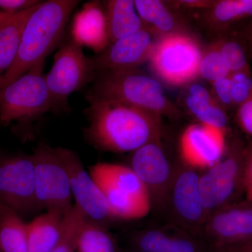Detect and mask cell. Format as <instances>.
Returning a JSON list of instances; mask_svg holds the SVG:
<instances>
[{"label": "cell", "mask_w": 252, "mask_h": 252, "mask_svg": "<svg viewBox=\"0 0 252 252\" xmlns=\"http://www.w3.org/2000/svg\"><path fill=\"white\" fill-rule=\"evenodd\" d=\"M77 252H117L112 236L98 222L86 217L77 239Z\"/></svg>", "instance_id": "obj_26"}, {"label": "cell", "mask_w": 252, "mask_h": 252, "mask_svg": "<svg viewBox=\"0 0 252 252\" xmlns=\"http://www.w3.org/2000/svg\"><path fill=\"white\" fill-rule=\"evenodd\" d=\"M233 86V106L240 107L250 97L252 91L250 69L232 73L230 75Z\"/></svg>", "instance_id": "obj_32"}, {"label": "cell", "mask_w": 252, "mask_h": 252, "mask_svg": "<svg viewBox=\"0 0 252 252\" xmlns=\"http://www.w3.org/2000/svg\"><path fill=\"white\" fill-rule=\"evenodd\" d=\"M131 168L145 186L152 200L162 199L170 190L174 175L160 140L150 142L134 152Z\"/></svg>", "instance_id": "obj_14"}, {"label": "cell", "mask_w": 252, "mask_h": 252, "mask_svg": "<svg viewBox=\"0 0 252 252\" xmlns=\"http://www.w3.org/2000/svg\"><path fill=\"white\" fill-rule=\"evenodd\" d=\"M137 14L157 37L187 31L168 5L159 0H135Z\"/></svg>", "instance_id": "obj_20"}, {"label": "cell", "mask_w": 252, "mask_h": 252, "mask_svg": "<svg viewBox=\"0 0 252 252\" xmlns=\"http://www.w3.org/2000/svg\"><path fill=\"white\" fill-rule=\"evenodd\" d=\"M217 99L223 107L233 106V86L230 76L212 83Z\"/></svg>", "instance_id": "obj_33"}, {"label": "cell", "mask_w": 252, "mask_h": 252, "mask_svg": "<svg viewBox=\"0 0 252 252\" xmlns=\"http://www.w3.org/2000/svg\"><path fill=\"white\" fill-rule=\"evenodd\" d=\"M90 170L103 176L113 185L132 196L151 202L148 190L131 167L99 162L91 167Z\"/></svg>", "instance_id": "obj_25"}, {"label": "cell", "mask_w": 252, "mask_h": 252, "mask_svg": "<svg viewBox=\"0 0 252 252\" xmlns=\"http://www.w3.org/2000/svg\"><path fill=\"white\" fill-rule=\"evenodd\" d=\"M205 13L207 26L220 32L243 18L252 17V0H217Z\"/></svg>", "instance_id": "obj_24"}, {"label": "cell", "mask_w": 252, "mask_h": 252, "mask_svg": "<svg viewBox=\"0 0 252 252\" xmlns=\"http://www.w3.org/2000/svg\"><path fill=\"white\" fill-rule=\"evenodd\" d=\"M41 3L13 14L0 27V75H3L14 63L26 23Z\"/></svg>", "instance_id": "obj_21"}, {"label": "cell", "mask_w": 252, "mask_h": 252, "mask_svg": "<svg viewBox=\"0 0 252 252\" xmlns=\"http://www.w3.org/2000/svg\"><path fill=\"white\" fill-rule=\"evenodd\" d=\"M86 99L89 103L117 101L161 117L174 119L182 114L180 109L167 98L160 83L137 69L96 73Z\"/></svg>", "instance_id": "obj_3"}, {"label": "cell", "mask_w": 252, "mask_h": 252, "mask_svg": "<svg viewBox=\"0 0 252 252\" xmlns=\"http://www.w3.org/2000/svg\"><path fill=\"white\" fill-rule=\"evenodd\" d=\"M215 0H180L174 3L182 8L189 9H203L205 11L211 9L215 3Z\"/></svg>", "instance_id": "obj_38"}, {"label": "cell", "mask_w": 252, "mask_h": 252, "mask_svg": "<svg viewBox=\"0 0 252 252\" xmlns=\"http://www.w3.org/2000/svg\"><path fill=\"white\" fill-rule=\"evenodd\" d=\"M3 84V75H0V89H1V86H2Z\"/></svg>", "instance_id": "obj_40"}, {"label": "cell", "mask_w": 252, "mask_h": 252, "mask_svg": "<svg viewBox=\"0 0 252 252\" xmlns=\"http://www.w3.org/2000/svg\"><path fill=\"white\" fill-rule=\"evenodd\" d=\"M0 203L20 215L39 210L32 155L0 157Z\"/></svg>", "instance_id": "obj_9"}, {"label": "cell", "mask_w": 252, "mask_h": 252, "mask_svg": "<svg viewBox=\"0 0 252 252\" xmlns=\"http://www.w3.org/2000/svg\"><path fill=\"white\" fill-rule=\"evenodd\" d=\"M139 252H201L197 243L185 235H170L161 230H147L134 239Z\"/></svg>", "instance_id": "obj_22"}, {"label": "cell", "mask_w": 252, "mask_h": 252, "mask_svg": "<svg viewBox=\"0 0 252 252\" xmlns=\"http://www.w3.org/2000/svg\"><path fill=\"white\" fill-rule=\"evenodd\" d=\"M137 252V251H136V252Z\"/></svg>", "instance_id": "obj_42"}, {"label": "cell", "mask_w": 252, "mask_h": 252, "mask_svg": "<svg viewBox=\"0 0 252 252\" xmlns=\"http://www.w3.org/2000/svg\"><path fill=\"white\" fill-rule=\"evenodd\" d=\"M237 119L241 128L252 137V91L248 99L238 107Z\"/></svg>", "instance_id": "obj_34"}, {"label": "cell", "mask_w": 252, "mask_h": 252, "mask_svg": "<svg viewBox=\"0 0 252 252\" xmlns=\"http://www.w3.org/2000/svg\"><path fill=\"white\" fill-rule=\"evenodd\" d=\"M244 193L247 200L252 202V143L246 148L243 176Z\"/></svg>", "instance_id": "obj_35"}, {"label": "cell", "mask_w": 252, "mask_h": 252, "mask_svg": "<svg viewBox=\"0 0 252 252\" xmlns=\"http://www.w3.org/2000/svg\"><path fill=\"white\" fill-rule=\"evenodd\" d=\"M66 215L48 211L28 223V252L52 251L62 237Z\"/></svg>", "instance_id": "obj_19"}, {"label": "cell", "mask_w": 252, "mask_h": 252, "mask_svg": "<svg viewBox=\"0 0 252 252\" xmlns=\"http://www.w3.org/2000/svg\"><path fill=\"white\" fill-rule=\"evenodd\" d=\"M204 49L188 31L159 36L149 67L158 80L172 87L190 85L199 77Z\"/></svg>", "instance_id": "obj_4"}, {"label": "cell", "mask_w": 252, "mask_h": 252, "mask_svg": "<svg viewBox=\"0 0 252 252\" xmlns=\"http://www.w3.org/2000/svg\"><path fill=\"white\" fill-rule=\"evenodd\" d=\"M0 252H1V250H0Z\"/></svg>", "instance_id": "obj_41"}, {"label": "cell", "mask_w": 252, "mask_h": 252, "mask_svg": "<svg viewBox=\"0 0 252 252\" xmlns=\"http://www.w3.org/2000/svg\"><path fill=\"white\" fill-rule=\"evenodd\" d=\"M204 233L211 245H227L252 238V202L225 205L207 217Z\"/></svg>", "instance_id": "obj_12"}, {"label": "cell", "mask_w": 252, "mask_h": 252, "mask_svg": "<svg viewBox=\"0 0 252 252\" xmlns=\"http://www.w3.org/2000/svg\"><path fill=\"white\" fill-rule=\"evenodd\" d=\"M85 215L76 205L64 217L63 235L51 252H76L79 230Z\"/></svg>", "instance_id": "obj_28"}, {"label": "cell", "mask_w": 252, "mask_h": 252, "mask_svg": "<svg viewBox=\"0 0 252 252\" xmlns=\"http://www.w3.org/2000/svg\"><path fill=\"white\" fill-rule=\"evenodd\" d=\"M41 2V1L38 0H0V11L9 14H16Z\"/></svg>", "instance_id": "obj_36"}, {"label": "cell", "mask_w": 252, "mask_h": 252, "mask_svg": "<svg viewBox=\"0 0 252 252\" xmlns=\"http://www.w3.org/2000/svg\"><path fill=\"white\" fill-rule=\"evenodd\" d=\"M58 151L69 176L74 205L87 218L99 223L112 218L103 193L90 172L86 171L77 153L63 147H58Z\"/></svg>", "instance_id": "obj_11"}, {"label": "cell", "mask_w": 252, "mask_h": 252, "mask_svg": "<svg viewBox=\"0 0 252 252\" xmlns=\"http://www.w3.org/2000/svg\"><path fill=\"white\" fill-rule=\"evenodd\" d=\"M0 250L1 252H28V223L21 215L0 203Z\"/></svg>", "instance_id": "obj_23"}, {"label": "cell", "mask_w": 252, "mask_h": 252, "mask_svg": "<svg viewBox=\"0 0 252 252\" xmlns=\"http://www.w3.org/2000/svg\"><path fill=\"white\" fill-rule=\"evenodd\" d=\"M157 36L146 28L134 34L110 43L94 58H91L94 72L132 70L149 61Z\"/></svg>", "instance_id": "obj_10"}, {"label": "cell", "mask_w": 252, "mask_h": 252, "mask_svg": "<svg viewBox=\"0 0 252 252\" xmlns=\"http://www.w3.org/2000/svg\"><path fill=\"white\" fill-rule=\"evenodd\" d=\"M13 14H9V13L0 11V27H1Z\"/></svg>", "instance_id": "obj_39"}, {"label": "cell", "mask_w": 252, "mask_h": 252, "mask_svg": "<svg viewBox=\"0 0 252 252\" xmlns=\"http://www.w3.org/2000/svg\"><path fill=\"white\" fill-rule=\"evenodd\" d=\"M72 37L81 46L102 52L109 44L105 14L98 3L89 2L74 16Z\"/></svg>", "instance_id": "obj_16"}, {"label": "cell", "mask_w": 252, "mask_h": 252, "mask_svg": "<svg viewBox=\"0 0 252 252\" xmlns=\"http://www.w3.org/2000/svg\"><path fill=\"white\" fill-rule=\"evenodd\" d=\"M215 42L231 74L250 69L246 53L238 42L226 39H220Z\"/></svg>", "instance_id": "obj_29"}, {"label": "cell", "mask_w": 252, "mask_h": 252, "mask_svg": "<svg viewBox=\"0 0 252 252\" xmlns=\"http://www.w3.org/2000/svg\"><path fill=\"white\" fill-rule=\"evenodd\" d=\"M230 71L217 47L216 42L204 50L199 65V77L211 83L230 75Z\"/></svg>", "instance_id": "obj_27"}, {"label": "cell", "mask_w": 252, "mask_h": 252, "mask_svg": "<svg viewBox=\"0 0 252 252\" xmlns=\"http://www.w3.org/2000/svg\"><path fill=\"white\" fill-rule=\"evenodd\" d=\"M186 105L189 112L196 116L215 101L208 90L201 84L192 83L189 85Z\"/></svg>", "instance_id": "obj_30"}, {"label": "cell", "mask_w": 252, "mask_h": 252, "mask_svg": "<svg viewBox=\"0 0 252 252\" xmlns=\"http://www.w3.org/2000/svg\"><path fill=\"white\" fill-rule=\"evenodd\" d=\"M200 176L193 168H185L174 175L170 191L177 216L190 226H203L207 218L200 187Z\"/></svg>", "instance_id": "obj_15"}, {"label": "cell", "mask_w": 252, "mask_h": 252, "mask_svg": "<svg viewBox=\"0 0 252 252\" xmlns=\"http://www.w3.org/2000/svg\"><path fill=\"white\" fill-rule=\"evenodd\" d=\"M206 252H252V238L227 245H210Z\"/></svg>", "instance_id": "obj_37"}, {"label": "cell", "mask_w": 252, "mask_h": 252, "mask_svg": "<svg viewBox=\"0 0 252 252\" xmlns=\"http://www.w3.org/2000/svg\"><path fill=\"white\" fill-rule=\"evenodd\" d=\"M84 109L89 125L86 140L106 152H135L145 144L160 140L162 117L114 100L90 102Z\"/></svg>", "instance_id": "obj_1"}, {"label": "cell", "mask_w": 252, "mask_h": 252, "mask_svg": "<svg viewBox=\"0 0 252 252\" xmlns=\"http://www.w3.org/2000/svg\"><path fill=\"white\" fill-rule=\"evenodd\" d=\"M61 44L51 70L44 75L54 113L70 110L69 95L94 82L96 76L90 58L72 36Z\"/></svg>", "instance_id": "obj_6"}, {"label": "cell", "mask_w": 252, "mask_h": 252, "mask_svg": "<svg viewBox=\"0 0 252 252\" xmlns=\"http://www.w3.org/2000/svg\"><path fill=\"white\" fill-rule=\"evenodd\" d=\"M225 131L193 124L181 136L182 158L190 168H210L220 162L225 150Z\"/></svg>", "instance_id": "obj_13"}, {"label": "cell", "mask_w": 252, "mask_h": 252, "mask_svg": "<svg viewBox=\"0 0 252 252\" xmlns=\"http://www.w3.org/2000/svg\"><path fill=\"white\" fill-rule=\"evenodd\" d=\"M246 148L235 140L227 157L199 178V187L207 217L220 207L235 203L244 192L243 176Z\"/></svg>", "instance_id": "obj_8"}, {"label": "cell", "mask_w": 252, "mask_h": 252, "mask_svg": "<svg viewBox=\"0 0 252 252\" xmlns=\"http://www.w3.org/2000/svg\"><path fill=\"white\" fill-rule=\"evenodd\" d=\"M32 155L38 207L47 212L67 215L74 206L69 176L58 147L40 142Z\"/></svg>", "instance_id": "obj_7"}, {"label": "cell", "mask_w": 252, "mask_h": 252, "mask_svg": "<svg viewBox=\"0 0 252 252\" xmlns=\"http://www.w3.org/2000/svg\"><path fill=\"white\" fill-rule=\"evenodd\" d=\"M195 118L200 124L223 131H225L228 124V118L224 109L222 108L220 104L217 103L216 100L198 113Z\"/></svg>", "instance_id": "obj_31"}, {"label": "cell", "mask_w": 252, "mask_h": 252, "mask_svg": "<svg viewBox=\"0 0 252 252\" xmlns=\"http://www.w3.org/2000/svg\"><path fill=\"white\" fill-rule=\"evenodd\" d=\"M90 174L103 193L112 218L136 220L145 217L150 211L152 203L149 200L132 196L97 172L90 170Z\"/></svg>", "instance_id": "obj_17"}, {"label": "cell", "mask_w": 252, "mask_h": 252, "mask_svg": "<svg viewBox=\"0 0 252 252\" xmlns=\"http://www.w3.org/2000/svg\"><path fill=\"white\" fill-rule=\"evenodd\" d=\"M109 44L146 28L133 0H109L105 2Z\"/></svg>", "instance_id": "obj_18"}, {"label": "cell", "mask_w": 252, "mask_h": 252, "mask_svg": "<svg viewBox=\"0 0 252 252\" xmlns=\"http://www.w3.org/2000/svg\"><path fill=\"white\" fill-rule=\"evenodd\" d=\"M79 2L77 0H49L38 6L26 23L14 63L3 74L1 89L44 63L62 42L69 17Z\"/></svg>", "instance_id": "obj_2"}, {"label": "cell", "mask_w": 252, "mask_h": 252, "mask_svg": "<svg viewBox=\"0 0 252 252\" xmlns=\"http://www.w3.org/2000/svg\"><path fill=\"white\" fill-rule=\"evenodd\" d=\"M44 63L2 89H0V123L28 124L52 112V105L45 77Z\"/></svg>", "instance_id": "obj_5"}]
</instances>
